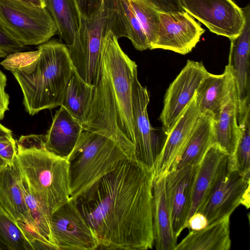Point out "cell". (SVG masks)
Segmentation results:
<instances>
[{"label": "cell", "instance_id": "6da1fadb", "mask_svg": "<svg viewBox=\"0 0 250 250\" xmlns=\"http://www.w3.org/2000/svg\"><path fill=\"white\" fill-rule=\"evenodd\" d=\"M153 170L128 159L76 200L98 250L153 249Z\"/></svg>", "mask_w": 250, "mask_h": 250}, {"label": "cell", "instance_id": "7a4b0ae2", "mask_svg": "<svg viewBox=\"0 0 250 250\" xmlns=\"http://www.w3.org/2000/svg\"><path fill=\"white\" fill-rule=\"evenodd\" d=\"M137 65L122 50L118 38L109 31L105 36L99 81L83 128L115 141L135 157L133 122V83Z\"/></svg>", "mask_w": 250, "mask_h": 250}, {"label": "cell", "instance_id": "3957f363", "mask_svg": "<svg viewBox=\"0 0 250 250\" xmlns=\"http://www.w3.org/2000/svg\"><path fill=\"white\" fill-rule=\"evenodd\" d=\"M0 64L18 83L30 115L61 106L74 71L67 45L56 40L40 44L36 51L9 54Z\"/></svg>", "mask_w": 250, "mask_h": 250}, {"label": "cell", "instance_id": "277c9868", "mask_svg": "<svg viewBox=\"0 0 250 250\" xmlns=\"http://www.w3.org/2000/svg\"><path fill=\"white\" fill-rule=\"evenodd\" d=\"M16 143L22 173L51 217L71 199L68 159L48 150L44 135L21 136Z\"/></svg>", "mask_w": 250, "mask_h": 250}, {"label": "cell", "instance_id": "5b68a950", "mask_svg": "<svg viewBox=\"0 0 250 250\" xmlns=\"http://www.w3.org/2000/svg\"><path fill=\"white\" fill-rule=\"evenodd\" d=\"M132 158L112 139L83 129L67 157L71 198L76 200L125 160Z\"/></svg>", "mask_w": 250, "mask_h": 250}, {"label": "cell", "instance_id": "8992f818", "mask_svg": "<svg viewBox=\"0 0 250 250\" xmlns=\"http://www.w3.org/2000/svg\"><path fill=\"white\" fill-rule=\"evenodd\" d=\"M109 10L102 7L90 19L81 17L80 28L72 45L68 46L73 68L86 83L96 86L99 81L105 35L111 31Z\"/></svg>", "mask_w": 250, "mask_h": 250}, {"label": "cell", "instance_id": "52a82bcc", "mask_svg": "<svg viewBox=\"0 0 250 250\" xmlns=\"http://www.w3.org/2000/svg\"><path fill=\"white\" fill-rule=\"evenodd\" d=\"M0 22L23 45H40L57 34L56 24L45 7L18 0H0Z\"/></svg>", "mask_w": 250, "mask_h": 250}, {"label": "cell", "instance_id": "ba28073f", "mask_svg": "<svg viewBox=\"0 0 250 250\" xmlns=\"http://www.w3.org/2000/svg\"><path fill=\"white\" fill-rule=\"evenodd\" d=\"M23 175L18 160L0 168V207L21 229L34 250H52L41 236L30 214L24 199Z\"/></svg>", "mask_w": 250, "mask_h": 250}, {"label": "cell", "instance_id": "9c48e42d", "mask_svg": "<svg viewBox=\"0 0 250 250\" xmlns=\"http://www.w3.org/2000/svg\"><path fill=\"white\" fill-rule=\"evenodd\" d=\"M250 178L243 176L228 162L209 194L197 211L203 213L208 224L226 216L243 205L250 208Z\"/></svg>", "mask_w": 250, "mask_h": 250}, {"label": "cell", "instance_id": "30bf717a", "mask_svg": "<svg viewBox=\"0 0 250 250\" xmlns=\"http://www.w3.org/2000/svg\"><path fill=\"white\" fill-rule=\"evenodd\" d=\"M51 223L59 250L98 249L99 240L75 200L71 198L54 211Z\"/></svg>", "mask_w": 250, "mask_h": 250}, {"label": "cell", "instance_id": "8fae6325", "mask_svg": "<svg viewBox=\"0 0 250 250\" xmlns=\"http://www.w3.org/2000/svg\"><path fill=\"white\" fill-rule=\"evenodd\" d=\"M208 74L202 62L188 60L185 66L170 84L165 95L163 108L159 117L166 136Z\"/></svg>", "mask_w": 250, "mask_h": 250}, {"label": "cell", "instance_id": "7c38bea8", "mask_svg": "<svg viewBox=\"0 0 250 250\" xmlns=\"http://www.w3.org/2000/svg\"><path fill=\"white\" fill-rule=\"evenodd\" d=\"M183 10L212 33L229 40L239 34L243 13L232 0H179Z\"/></svg>", "mask_w": 250, "mask_h": 250}, {"label": "cell", "instance_id": "4fadbf2b", "mask_svg": "<svg viewBox=\"0 0 250 250\" xmlns=\"http://www.w3.org/2000/svg\"><path fill=\"white\" fill-rule=\"evenodd\" d=\"M132 99L135 157L153 170L164 143L149 122L147 108L150 100L149 92L141 84L137 76L133 83Z\"/></svg>", "mask_w": 250, "mask_h": 250}, {"label": "cell", "instance_id": "5bb4252c", "mask_svg": "<svg viewBox=\"0 0 250 250\" xmlns=\"http://www.w3.org/2000/svg\"><path fill=\"white\" fill-rule=\"evenodd\" d=\"M159 26L156 42L151 48L186 55L192 51L205 32L201 24L187 12L159 11Z\"/></svg>", "mask_w": 250, "mask_h": 250}, {"label": "cell", "instance_id": "9a60e30c", "mask_svg": "<svg viewBox=\"0 0 250 250\" xmlns=\"http://www.w3.org/2000/svg\"><path fill=\"white\" fill-rule=\"evenodd\" d=\"M244 24L240 33L230 39L227 65L233 78L237 98V121L250 110V5L241 8Z\"/></svg>", "mask_w": 250, "mask_h": 250}, {"label": "cell", "instance_id": "2e32d148", "mask_svg": "<svg viewBox=\"0 0 250 250\" xmlns=\"http://www.w3.org/2000/svg\"><path fill=\"white\" fill-rule=\"evenodd\" d=\"M200 116L196 92L167 135L153 169L154 179L175 170Z\"/></svg>", "mask_w": 250, "mask_h": 250}, {"label": "cell", "instance_id": "e0dca14e", "mask_svg": "<svg viewBox=\"0 0 250 250\" xmlns=\"http://www.w3.org/2000/svg\"><path fill=\"white\" fill-rule=\"evenodd\" d=\"M198 167L188 166L170 172L165 177L166 194L171 225L177 238L186 228L189 217Z\"/></svg>", "mask_w": 250, "mask_h": 250}, {"label": "cell", "instance_id": "ac0fdd59", "mask_svg": "<svg viewBox=\"0 0 250 250\" xmlns=\"http://www.w3.org/2000/svg\"><path fill=\"white\" fill-rule=\"evenodd\" d=\"M240 136V129L237 121V94L231 73L220 113L217 120L213 121L212 144L219 147L227 155L232 157Z\"/></svg>", "mask_w": 250, "mask_h": 250}, {"label": "cell", "instance_id": "d6986e66", "mask_svg": "<svg viewBox=\"0 0 250 250\" xmlns=\"http://www.w3.org/2000/svg\"><path fill=\"white\" fill-rule=\"evenodd\" d=\"M229 159L219 147L212 144L198 167L189 217L196 212L217 182ZM188 217V218H189Z\"/></svg>", "mask_w": 250, "mask_h": 250}, {"label": "cell", "instance_id": "ffe728a7", "mask_svg": "<svg viewBox=\"0 0 250 250\" xmlns=\"http://www.w3.org/2000/svg\"><path fill=\"white\" fill-rule=\"evenodd\" d=\"M83 130L82 125L60 106L44 135L45 146L51 152L67 158Z\"/></svg>", "mask_w": 250, "mask_h": 250}, {"label": "cell", "instance_id": "44dd1931", "mask_svg": "<svg viewBox=\"0 0 250 250\" xmlns=\"http://www.w3.org/2000/svg\"><path fill=\"white\" fill-rule=\"evenodd\" d=\"M153 247L157 250H174L177 244L171 222L165 190V177L153 184Z\"/></svg>", "mask_w": 250, "mask_h": 250}, {"label": "cell", "instance_id": "7402d4cb", "mask_svg": "<svg viewBox=\"0 0 250 250\" xmlns=\"http://www.w3.org/2000/svg\"><path fill=\"white\" fill-rule=\"evenodd\" d=\"M229 217L225 216L202 229L190 231L174 250H229Z\"/></svg>", "mask_w": 250, "mask_h": 250}, {"label": "cell", "instance_id": "603a6c76", "mask_svg": "<svg viewBox=\"0 0 250 250\" xmlns=\"http://www.w3.org/2000/svg\"><path fill=\"white\" fill-rule=\"evenodd\" d=\"M230 71L226 65L220 75L210 73L202 82L196 90V101L200 114L217 120L228 90Z\"/></svg>", "mask_w": 250, "mask_h": 250}, {"label": "cell", "instance_id": "cb8c5ba5", "mask_svg": "<svg viewBox=\"0 0 250 250\" xmlns=\"http://www.w3.org/2000/svg\"><path fill=\"white\" fill-rule=\"evenodd\" d=\"M95 87L84 82L74 69L62 95L61 106L82 125L89 114Z\"/></svg>", "mask_w": 250, "mask_h": 250}, {"label": "cell", "instance_id": "d4e9b609", "mask_svg": "<svg viewBox=\"0 0 250 250\" xmlns=\"http://www.w3.org/2000/svg\"><path fill=\"white\" fill-rule=\"evenodd\" d=\"M57 28V34L67 46L73 43L78 31L81 16L76 0H43Z\"/></svg>", "mask_w": 250, "mask_h": 250}, {"label": "cell", "instance_id": "484cf974", "mask_svg": "<svg viewBox=\"0 0 250 250\" xmlns=\"http://www.w3.org/2000/svg\"><path fill=\"white\" fill-rule=\"evenodd\" d=\"M213 119L200 114L177 168L199 165L212 144Z\"/></svg>", "mask_w": 250, "mask_h": 250}, {"label": "cell", "instance_id": "4316f807", "mask_svg": "<svg viewBox=\"0 0 250 250\" xmlns=\"http://www.w3.org/2000/svg\"><path fill=\"white\" fill-rule=\"evenodd\" d=\"M22 186L26 206L39 233L53 250H59L53 236L51 217L35 196L23 175Z\"/></svg>", "mask_w": 250, "mask_h": 250}, {"label": "cell", "instance_id": "83f0119b", "mask_svg": "<svg viewBox=\"0 0 250 250\" xmlns=\"http://www.w3.org/2000/svg\"><path fill=\"white\" fill-rule=\"evenodd\" d=\"M116 10L125 37L129 39L135 48L139 51L150 49V45L128 0H117Z\"/></svg>", "mask_w": 250, "mask_h": 250}, {"label": "cell", "instance_id": "f1b7e54d", "mask_svg": "<svg viewBox=\"0 0 250 250\" xmlns=\"http://www.w3.org/2000/svg\"><path fill=\"white\" fill-rule=\"evenodd\" d=\"M240 136L229 162L243 176L250 178V110L239 121Z\"/></svg>", "mask_w": 250, "mask_h": 250}, {"label": "cell", "instance_id": "f546056e", "mask_svg": "<svg viewBox=\"0 0 250 250\" xmlns=\"http://www.w3.org/2000/svg\"><path fill=\"white\" fill-rule=\"evenodd\" d=\"M128 0L143 29L151 49L157 38L159 11L143 0Z\"/></svg>", "mask_w": 250, "mask_h": 250}, {"label": "cell", "instance_id": "4dcf8cb0", "mask_svg": "<svg viewBox=\"0 0 250 250\" xmlns=\"http://www.w3.org/2000/svg\"><path fill=\"white\" fill-rule=\"evenodd\" d=\"M0 244L9 250H34L21 229L1 210Z\"/></svg>", "mask_w": 250, "mask_h": 250}, {"label": "cell", "instance_id": "1f68e13d", "mask_svg": "<svg viewBox=\"0 0 250 250\" xmlns=\"http://www.w3.org/2000/svg\"><path fill=\"white\" fill-rule=\"evenodd\" d=\"M81 17L90 19L97 16L102 7L111 10L115 8L116 0H76Z\"/></svg>", "mask_w": 250, "mask_h": 250}, {"label": "cell", "instance_id": "d6a6232c", "mask_svg": "<svg viewBox=\"0 0 250 250\" xmlns=\"http://www.w3.org/2000/svg\"><path fill=\"white\" fill-rule=\"evenodd\" d=\"M26 48L0 22V50L7 55L21 52Z\"/></svg>", "mask_w": 250, "mask_h": 250}, {"label": "cell", "instance_id": "836d02e7", "mask_svg": "<svg viewBox=\"0 0 250 250\" xmlns=\"http://www.w3.org/2000/svg\"><path fill=\"white\" fill-rule=\"evenodd\" d=\"M17 154V146L12 135L0 137V157L7 163L12 162Z\"/></svg>", "mask_w": 250, "mask_h": 250}, {"label": "cell", "instance_id": "e575fe53", "mask_svg": "<svg viewBox=\"0 0 250 250\" xmlns=\"http://www.w3.org/2000/svg\"><path fill=\"white\" fill-rule=\"evenodd\" d=\"M159 11L167 13H178L185 11L179 0H143Z\"/></svg>", "mask_w": 250, "mask_h": 250}, {"label": "cell", "instance_id": "d590c367", "mask_svg": "<svg viewBox=\"0 0 250 250\" xmlns=\"http://www.w3.org/2000/svg\"><path fill=\"white\" fill-rule=\"evenodd\" d=\"M6 83V75L0 69V120L3 119L6 111L9 110V96L5 91Z\"/></svg>", "mask_w": 250, "mask_h": 250}, {"label": "cell", "instance_id": "8d00e7d4", "mask_svg": "<svg viewBox=\"0 0 250 250\" xmlns=\"http://www.w3.org/2000/svg\"><path fill=\"white\" fill-rule=\"evenodd\" d=\"M208 225L206 217L201 212L196 211L188 219L186 228L190 231L199 230L206 228Z\"/></svg>", "mask_w": 250, "mask_h": 250}, {"label": "cell", "instance_id": "74e56055", "mask_svg": "<svg viewBox=\"0 0 250 250\" xmlns=\"http://www.w3.org/2000/svg\"><path fill=\"white\" fill-rule=\"evenodd\" d=\"M29 5L45 7L43 0H18Z\"/></svg>", "mask_w": 250, "mask_h": 250}, {"label": "cell", "instance_id": "f35d334b", "mask_svg": "<svg viewBox=\"0 0 250 250\" xmlns=\"http://www.w3.org/2000/svg\"><path fill=\"white\" fill-rule=\"evenodd\" d=\"M12 135V131L0 123V137Z\"/></svg>", "mask_w": 250, "mask_h": 250}, {"label": "cell", "instance_id": "ab89813d", "mask_svg": "<svg viewBox=\"0 0 250 250\" xmlns=\"http://www.w3.org/2000/svg\"><path fill=\"white\" fill-rule=\"evenodd\" d=\"M7 164V163L0 157V168L6 165Z\"/></svg>", "mask_w": 250, "mask_h": 250}, {"label": "cell", "instance_id": "60d3db41", "mask_svg": "<svg viewBox=\"0 0 250 250\" xmlns=\"http://www.w3.org/2000/svg\"><path fill=\"white\" fill-rule=\"evenodd\" d=\"M7 56L6 54L3 51L0 50V58L5 57Z\"/></svg>", "mask_w": 250, "mask_h": 250}, {"label": "cell", "instance_id": "b9f144b4", "mask_svg": "<svg viewBox=\"0 0 250 250\" xmlns=\"http://www.w3.org/2000/svg\"><path fill=\"white\" fill-rule=\"evenodd\" d=\"M0 210H1V208H0ZM1 211H2V210H1Z\"/></svg>", "mask_w": 250, "mask_h": 250}]
</instances>
